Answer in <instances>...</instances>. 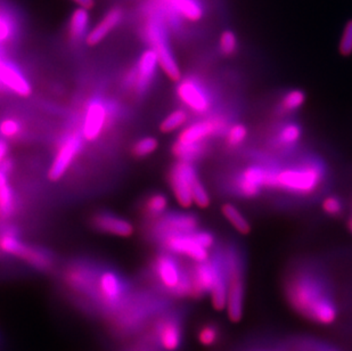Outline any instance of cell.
<instances>
[{
    "mask_svg": "<svg viewBox=\"0 0 352 351\" xmlns=\"http://www.w3.org/2000/svg\"><path fill=\"white\" fill-rule=\"evenodd\" d=\"M286 295L292 308L319 325H331L338 318V307L326 281L314 274H299L289 281Z\"/></svg>",
    "mask_w": 352,
    "mask_h": 351,
    "instance_id": "obj_1",
    "label": "cell"
},
{
    "mask_svg": "<svg viewBox=\"0 0 352 351\" xmlns=\"http://www.w3.org/2000/svg\"><path fill=\"white\" fill-rule=\"evenodd\" d=\"M168 306L159 299L130 298L117 315L111 318L112 331L119 337H130L145 326H150L151 319L166 312Z\"/></svg>",
    "mask_w": 352,
    "mask_h": 351,
    "instance_id": "obj_2",
    "label": "cell"
},
{
    "mask_svg": "<svg viewBox=\"0 0 352 351\" xmlns=\"http://www.w3.org/2000/svg\"><path fill=\"white\" fill-rule=\"evenodd\" d=\"M324 168L317 161H306L284 169L275 168L272 189L308 195L317 191L324 180Z\"/></svg>",
    "mask_w": 352,
    "mask_h": 351,
    "instance_id": "obj_3",
    "label": "cell"
},
{
    "mask_svg": "<svg viewBox=\"0 0 352 351\" xmlns=\"http://www.w3.org/2000/svg\"><path fill=\"white\" fill-rule=\"evenodd\" d=\"M153 275L166 295L184 298L192 297L190 269L183 268L169 252L157 255L153 264Z\"/></svg>",
    "mask_w": 352,
    "mask_h": 351,
    "instance_id": "obj_4",
    "label": "cell"
},
{
    "mask_svg": "<svg viewBox=\"0 0 352 351\" xmlns=\"http://www.w3.org/2000/svg\"><path fill=\"white\" fill-rule=\"evenodd\" d=\"M145 36L147 43H150L151 50L157 54L159 67L163 72L169 79L179 81L182 72L171 50L164 24L157 19H151L145 28Z\"/></svg>",
    "mask_w": 352,
    "mask_h": 351,
    "instance_id": "obj_5",
    "label": "cell"
},
{
    "mask_svg": "<svg viewBox=\"0 0 352 351\" xmlns=\"http://www.w3.org/2000/svg\"><path fill=\"white\" fill-rule=\"evenodd\" d=\"M146 333L161 350H178L184 337L182 314L166 310L154 319Z\"/></svg>",
    "mask_w": 352,
    "mask_h": 351,
    "instance_id": "obj_6",
    "label": "cell"
},
{
    "mask_svg": "<svg viewBox=\"0 0 352 351\" xmlns=\"http://www.w3.org/2000/svg\"><path fill=\"white\" fill-rule=\"evenodd\" d=\"M227 272H228V295H227V314L234 323L241 321L244 309V276L243 264L237 252L230 248L225 253Z\"/></svg>",
    "mask_w": 352,
    "mask_h": 351,
    "instance_id": "obj_7",
    "label": "cell"
},
{
    "mask_svg": "<svg viewBox=\"0 0 352 351\" xmlns=\"http://www.w3.org/2000/svg\"><path fill=\"white\" fill-rule=\"evenodd\" d=\"M274 173L275 168L273 167H248L236 178V189L244 198H254L259 195L263 189L273 187Z\"/></svg>",
    "mask_w": 352,
    "mask_h": 351,
    "instance_id": "obj_8",
    "label": "cell"
},
{
    "mask_svg": "<svg viewBox=\"0 0 352 351\" xmlns=\"http://www.w3.org/2000/svg\"><path fill=\"white\" fill-rule=\"evenodd\" d=\"M110 116V104L107 103V100L100 97L90 100L86 106L80 133L83 140L87 142H95L107 126Z\"/></svg>",
    "mask_w": 352,
    "mask_h": 351,
    "instance_id": "obj_9",
    "label": "cell"
},
{
    "mask_svg": "<svg viewBox=\"0 0 352 351\" xmlns=\"http://www.w3.org/2000/svg\"><path fill=\"white\" fill-rule=\"evenodd\" d=\"M176 92L182 103L194 113L206 114L212 107V98L209 89L195 78L179 80Z\"/></svg>",
    "mask_w": 352,
    "mask_h": 351,
    "instance_id": "obj_10",
    "label": "cell"
},
{
    "mask_svg": "<svg viewBox=\"0 0 352 351\" xmlns=\"http://www.w3.org/2000/svg\"><path fill=\"white\" fill-rule=\"evenodd\" d=\"M199 179L193 163L178 161L170 173V184L177 202L183 208H190L193 204L192 189L194 182Z\"/></svg>",
    "mask_w": 352,
    "mask_h": 351,
    "instance_id": "obj_11",
    "label": "cell"
},
{
    "mask_svg": "<svg viewBox=\"0 0 352 351\" xmlns=\"http://www.w3.org/2000/svg\"><path fill=\"white\" fill-rule=\"evenodd\" d=\"M83 138L81 134H69L64 137L63 142L57 149L53 163L48 170V178L52 182H57L67 173L80 151L82 149Z\"/></svg>",
    "mask_w": 352,
    "mask_h": 351,
    "instance_id": "obj_12",
    "label": "cell"
},
{
    "mask_svg": "<svg viewBox=\"0 0 352 351\" xmlns=\"http://www.w3.org/2000/svg\"><path fill=\"white\" fill-rule=\"evenodd\" d=\"M157 67L159 61L157 54L151 48L144 50L137 62L136 67L126 76V85L131 87L138 95H143L153 83Z\"/></svg>",
    "mask_w": 352,
    "mask_h": 351,
    "instance_id": "obj_13",
    "label": "cell"
},
{
    "mask_svg": "<svg viewBox=\"0 0 352 351\" xmlns=\"http://www.w3.org/2000/svg\"><path fill=\"white\" fill-rule=\"evenodd\" d=\"M166 252L173 255H185L195 262L209 260V250L203 248L196 240L194 233L192 234H173L160 239Z\"/></svg>",
    "mask_w": 352,
    "mask_h": 351,
    "instance_id": "obj_14",
    "label": "cell"
},
{
    "mask_svg": "<svg viewBox=\"0 0 352 351\" xmlns=\"http://www.w3.org/2000/svg\"><path fill=\"white\" fill-rule=\"evenodd\" d=\"M227 129L226 120L223 116H210L188 125L179 134L177 142L182 144H199L206 142L210 137L218 136L223 131L226 133Z\"/></svg>",
    "mask_w": 352,
    "mask_h": 351,
    "instance_id": "obj_15",
    "label": "cell"
},
{
    "mask_svg": "<svg viewBox=\"0 0 352 351\" xmlns=\"http://www.w3.org/2000/svg\"><path fill=\"white\" fill-rule=\"evenodd\" d=\"M199 228V219L190 213L170 212L157 218L153 227L154 235L162 239L173 234H192Z\"/></svg>",
    "mask_w": 352,
    "mask_h": 351,
    "instance_id": "obj_16",
    "label": "cell"
},
{
    "mask_svg": "<svg viewBox=\"0 0 352 351\" xmlns=\"http://www.w3.org/2000/svg\"><path fill=\"white\" fill-rule=\"evenodd\" d=\"M213 266V284L210 295L212 306L217 310L226 309L228 295V272L223 253H214L210 258Z\"/></svg>",
    "mask_w": 352,
    "mask_h": 351,
    "instance_id": "obj_17",
    "label": "cell"
},
{
    "mask_svg": "<svg viewBox=\"0 0 352 351\" xmlns=\"http://www.w3.org/2000/svg\"><path fill=\"white\" fill-rule=\"evenodd\" d=\"M0 86L5 87L17 96L28 97L32 93L29 80L20 69L8 61L0 57Z\"/></svg>",
    "mask_w": 352,
    "mask_h": 351,
    "instance_id": "obj_18",
    "label": "cell"
},
{
    "mask_svg": "<svg viewBox=\"0 0 352 351\" xmlns=\"http://www.w3.org/2000/svg\"><path fill=\"white\" fill-rule=\"evenodd\" d=\"M190 283H192V297L202 298L210 295L213 284V266L211 260L195 262L190 269Z\"/></svg>",
    "mask_w": 352,
    "mask_h": 351,
    "instance_id": "obj_19",
    "label": "cell"
},
{
    "mask_svg": "<svg viewBox=\"0 0 352 351\" xmlns=\"http://www.w3.org/2000/svg\"><path fill=\"white\" fill-rule=\"evenodd\" d=\"M123 12L119 7H114L109 10L100 22L88 32L86 36V43L88 46H96L102 43L107 34L112 32L114 28H117L122 21Z\"/></svg>",
    "mask_w": 352,
    "mask_h": 351,
    "instance_id": "obj_20",
    "label": "cell"
},
{
    "mask_svg": "<svg viewBox=\"0 0 352 351\" xmlns=\"http://www.w3.org/2000/svg\"><path fill=\"white\" fill-rule=\"evenodd\" d=\"M94 225L100 232L120 237H129L133 234V226L128 220L107 212L98 213L94 218Z\"/></svg>",
    "mask_w": 352,
    "mask_h": 351,
    "instance_id": "obj_21",
    "label": "cell"
},
{
    "mask_svg": "<svg viewBox=\"0 0 352 351\" xmlns=\"http://www.w3.org/2000/svg\"><path fill=\"white\" fill-rule=\"evenodd\" d=\"M29 244L22 242L15 231H3L0 233V251L5 255H13L24 260L29 250Z\"/></svg>",
    "mask_w": 352,
    "mask_h": 351,
    "instance_id": "obj_22",
    "label": "cell"
},
{
    "mask_svg": "<svg viewBox=\"0 0 352 351\" xmlns=\"http://www.w3.org/2000/svg\"><path fill=\"white\" fill-rule=\"evenodd\" d=\"M166 3L175 13L190 22H197L204 14L202 5L197 0H166Z\"/></svg>",
    "mask_w": 352,
    "mask_h": 351,
    "instance_id": "obj_23",
    "label": "cell"
},
{
    "mask_svg": "<svg viewBox=\"0 0 352 351\" xmlns=\"http://www.w3.org/2000/svg\"><path fill=\"white\" fill-rule=\"evenodd\" d=\"M88 25H89V10L78 7L74 10L70 17L69 24V34L74 40L82 39L88 34Z\"/></svg>",
    "mask_w": 352,
    "mask_h": 351,
    "instance_id": "obj_24",
    "label": "cell"
},
{
    "mask_svg": "<svg viewBox=\"0 0 352 351\" xmlns=\"http://www.w3.org/2000/svg\"><path fill=\"white\" fill-rule=\"evenodd\" d=\"M206 145L204 142L199 144H182L176 142L173 146V156L179 161L193 163L196 160L202 158L206 153Z\"/></svg>",
    "mask_w": 352,
    "mask_h": 351,
    "instance_id": "obj_25",
    "label": "cell"
},
{
    "mask_svg": "<svg viewBox=\"0 0 352 351\" xmlns=\"http://www.w3.org/2000/svg\"><path fill=\"white\" fill-rule=\"evenodd\" d=\"M301 136H302V130L298 123H284L276 134V145L284 147V149L291 147L299 142Z\"/></svg>",
    "mask_w": 352,
    "mask_h": 351,
    "instance_id": "obj_26",
    "label": "cell"
},
{
    "mask_svg": "<svg viewBox=\"0 0 352 351\" xmlns=\"http://www.w3.org/2000/svg\"><path fill=\"white\" fill-rule=\"evenodd\" d=\"M221 212H223V217L230 222V225L233 226L239 234L246 235L251 232V225L248 222V219L232 203H225L221 206Z\"/></svg>",
    "mask_w": 352,
    "mask_h": 351,
    "instance_id": "obj_27",
    "label": "cell"
},
{
    "mask_svg": "<svg viewBox=\"0 0 352 351\" xmlns=\"http://www.w3.org/2000/svg\"><path fill=\"white\" fill-rule=\"evenodd\" d=\"M188 120V113L185 109H178L170 113L166 119L160 125V129L162 133H173L185 126Z\"/></svg>",
    "mask_w": 352,
    "mask_h": 351,
    "instance_id": "obj_28",
    "label": "cell"
},
{
    "mask_svg": "<svg viewBox=\"0 0 352 351\" xmlns=\"http://www.w3.org/2000/svg\"><path fill=\"white\" fill-rule=\"evenodd\" d=\"M16 206V199L10 185L0 187V218L6 219L13 215Z\"/></svg>",
    "mask_w": 352,
    "mask_h": 351,
    "instance_id": "obj_29",
    "label": "cell"
},
{
    "mask_svg": "<svg viewBox=\"0 0 352 351\" xmlns=\"http://www.w3.org/2000/svg\"><path fill=\"white\" fill-rule=\"evenodd\" d=\"M168 208V199L163 194H153L146 200L145 212L151 218H160L166 213Z\"/></svg>",
    "mask_w": 352,
    "mask_h": 351,
    "instance_id": "obj_30",
    "label": "cell"
},
{
    "mask_svg": "<svg viewBox=\"0 0 352 351\" xmlns=\"http://www.w3.org/2000/svg\"><path fill=\"white\" fill-rule=\"evenodd\" d=\"M197 340L199 343L206 347H212L217 345L220 340V330L218 325L213 323L203 324L197 331Z\"/></svg>",
    "mask_w": 352,
    "mask_h": 351,
    "instance_id": "obj_31",
    "label": "cell"
},
{
    "mask_svg": "<svg viewBox=\"0 0 352 351\" xmlns=\"http://www.w3.org/2000/svg\"><path fill=\"white\" fill-rule=\"evenodd\" d=\"M306 102V95L302 90L293 89L284 95L280 102V109L283 112H293L299 109Z\"/></svg>",
    "mask_w": 352,
    "mask_h": 351,
    "instance_id": "obj_32",
    "label": "cell"
},
{
    "mask_svg": "<svg viewBox=\"0 0 352 351\" xmlns=\"http://www.w3.org/2000/svg\"><path fill=\"white\" fill-rule=\"evenodd\" d=\"M248 137V128L243 123H235L228 127L226 131V144L230 147H237L245 142Z\"/></svg>",
    "mask_w": 352,
    "mask_h": 351,
    "instance_id": "obj_33",
    "label": "cell"
},
{
    "mask_svg": "<svg viewBox=\"0 0 352 351\" xmlns=\"http://www.w3.org/2000/svg\"><path fill=\"white\" fill-rule=\"evenodd\" d=\"M239 40L235 32L232 30H225L219 36V50L225 56H232L237 52Z\"/></svg>",
    "mask_w": 352,
    "mask_h": 351,
    "instance_id": "obj_34",
    "label": "cell"
},
{
    "mask_svg": "<svg viewBox=\"0 0 352 351\" xmlns=\"http://www.w3.org/2000/svg\"><path fill=\"white\" fill-rule=\"evenodd\" d=\"M157 145H159V142H157V138L144 137L133 145V156H137V158H145V156H150L152 153L155 152Z\"/></svg>",
    "mask_w": 352,
    "mask_h": 351,
    "instance_id": "obj_35",
    "label": "cell"
},
{
    "mask_svg": "<svg viewBox=\"0 0 352 351\" xmlns=\"http://www.w3.org/2000/svg\"><path fill=\"white\" fill-rule=\"evenodd\" d=\"M22 131L20 121L14 118H6L0 123V135L3 138H15Z\"/></svg>",
    "mask_w": 352,
    "mask_h": 351,
    "instance_id": "obj_36",
    "label": "cell"
},
{
    "mask_svg": "<svg viewBox=\"0 0 352 351\" xmlns=\"http://www.w3.org/2000/svg\"><path fill=\"white\" fill-rule=\"evenodd\" d=\"M192 198H193V203L199 208H206L210 204L209 194L206 192V187L203 185L202 182L197 179L194 182L193 189H192Z\"/></svg>",
    "mask_w": 352,
    "mask_h": 351,
    "instance_id": "obj_37",
    "label": "cell"
},
{
    "mask_svg": "<svg viewBox=\"0 0 352 351\" xmlns=\"http://www.w3.org/2000/svg\"><path fill=\"white\" fill-rule=\"evenodd\" d=\"M339 50L343 56H349L352 54V20L348 21V23L343 29Z\"/></svg>",
    "mask_w": 352,
    "mask_h": 351,
    "instance_id": "obj_38",
    "label": "cell"
},
{
    "mask_svg": "<svg viewBox=\"0 0 352 351\" xmlns=\"http://www.w3.org/2000/svg\"><path fill=\"white\" fill-rule=\"evenodd\" d=\"M124 351H163L154 343L153 340L147 335L146 332L142 338L138 339L135 343L130 345L129 348H126Z\"/></svg>",
    "mask_w": 352,
    "mask_h": 351,
    "instance_id": "obj_39",
    "label": "cell"
},
{
    "mask_svg": "<svg viewBox=\"0 0 352 351\" xmlns=\"http://www.w3.org/2000/svg\"><path fill=\"white\" fill-rule=\"evenodd\" d=\"M322 210L329 215H338L342 212V202L336 196H327L322 203Z\"/></svg>",
    "mask_w": 352,
    "mask_h": 351,
    "instance_id": "obj_40",
    "label": "cell"
},
{
    "mask_svg": "<svg viewBox=\"0 0 352 351\" xmlns=\"http://www.w3.org/2000/svg\"><path fill=\"white\" fill-rule=\"evenodd\" d=\"M14 34L13 24L7 17L0 15V43H7Z\"/></svg>",
    "mask_w": 352,
    "mask_h": 351,
    "instance_id": "obj_41",
    "label": "cell"
},
{
    "mask_svg": "<svg viewBox=\"0 0 352 351\" xmlns=\"http://www.w3.org/2000/svg\"><path fill=\"white\" fill-rule=\"evenodd\" d=\"M194 235H195L196 240L199 241V244L203 248H206V250H210L214 246V237H213L211 233L206 232V231H196V232H194Z\"/></svg>",
    "mask_w": 352,
    "mask_h": 351,
    "instance_id": "obj_42",
    "label": "cell"
},
{
    "mask_svg": "<svg viewBox=\"0 0 352 351\" xmlns=\"http://www.w3.org/2000/svg\"><path fill=\"white\" fill-rule=\"evenodd\" d=\"M7 156H8V145H7L6 140L0 138V163L8 158Z\"/></svg>",
    "mask_w": 352,
    "mask_h": 351,
    "instance_id": "obj_43",
    "label": "cell"
},
{
    "mask_svg": "<svg viewBox=\"0 0 352 351\" xmlns=\"http://www.w3.org/2000/svg\"><path fill=\"white\" fill-rule=\"evenodd\" d=\"M74 3H77L78 6L83 7L87 10H90L95 6V0H74Z\"/></svg>",
    "mask_w": 352,
    "mask_h": 351,
    "instance_id": "obj_44",
    "label": "cell"
},
{
    "mask_svg": "<svg viewBox=\"0 0 352 351\" xmlns=\"http://www.w3.org/2000/svg\"><path fill=\"white\" fill-rule=\"evenodd\" d=\"M8 185V177L7 173H3V170H0V187Z\"/></svg>",
    "mask_w": 352,
    "mask_h": 351,
    "instance_id": "obj_45",
    "label": "cell"
},
{
    "mask_svg": "<svg viewBox=\"0 0 352 351\" xmlns=\"http://www.w3.org/2000/svg\"><path fill=\"white\" fill-rule=\"evenodd\" d=\"M349 228H350V231H351V233H352V218L350 219Z\"/></svg>",
    "mask_w": 352,
    "mask_h": 351,
    "instance_id": "obj_46",
    "label": "cell"
},
{
    "mask_svg": "<svg viewBox=\"0 0 352 351\" xmlns=\"http://www.w3.org/2000/svg\"><path fill=\"white\" fill-rule=\"evenodd\" d=\"M326 351H327V350H326ZM329 351H336V350H329Z\"/></svg>",
    "mask_w": 352,
    "mask_h": 351,
    "instance_id": "obj_47",
    "label": "cell"
}]
</instances>
